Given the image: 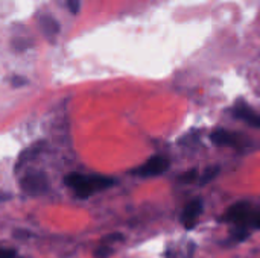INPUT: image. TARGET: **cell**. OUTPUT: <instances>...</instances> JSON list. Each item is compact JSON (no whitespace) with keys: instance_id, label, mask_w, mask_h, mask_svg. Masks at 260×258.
Instances as JSON below:
<instances>
[{"instance_id":"6da1fadb","label":"cell","mask_w":260,"mask_h":258,"mask_svg":"<svg viewBox=\"0 0 260 258\" xmlns=\"http://www.w3.org/2000/svg\"><path fill=\"white\" fill-rule=\"evenodd\" d=\"M225 224H230L232 236L235 242H242L250 236V231H260V210L250 202H236L233 204L221 219Z\"/></svg>"},{"instance_id":"7a4b0ae2","label":"cell","mask_w":260,"mask_h":258,"mask_svg":"<svg viewBox=\"0 0 260 258\" xmlns=\"http://www.w3.org/2000/svg\"><path fill=\"white\" fill-rule=\"evenodd\" d=\"M66 186L73 190L78 198L87 199L96 193H101L107 189L116 186V179L111 176L104 175H82V173H72L66 176Z\"/></svg>"},{"instance_id":"3957f363","label":"cell","mask_w":260,"mask_h":258,"mask_svg":"<svg viewBox=\"0 0 260 258\" xmlns=\"http://www.w3.org/2000/svg\"><path fill=\"white\" fill-rule=\"evenodd\" d=\"M210 140L216 146H225V148H233V149H245L250 141L247 137L241 132L236 131H229V129H216L210 134Z\"/></svg>"},{"instance_id":"277c9868","label":"cell","mask_w":260,"mask_h":258,"mask_svg":"<svg viewBox=\"0 0 260 258\" xmlns=\"http://www.w3.org/2000/svg\"><path fill=\"white\" fill-rule=\"evenodd\" d=\"M169 166H171V161H169L168 157L154 155L146 163H143L142 166L134 169L133 173L140 176V178H155V176H160V175L166 173Z\"/></svg>"},{"instance_id":"5b68a950","label":"cell","mask_w":260,"mask_h":258,"mask_svg":"<svg viewBox=\"0 0 260 258\" xmlns=\"http://www.w3.org/2000/svg\"><path fill=\"white\" fill-rule=\"evenodd\" d=\"M203 210H204V202H203V199L197 198V199L190 201V202L184 207V210H183V213H181V224H183V227H184L186 230H192V228L197 225L198 217L203 214Z\"/></svg>"},{"instance_id":"8992f818","label":"cell","mask_w":260,"mask_h":258,"mask_svg":"<svg viewBox=\"0 0 260 258\" xmlns=\"http://www.w3.org/2000/svg\"><path fill=\"white\" fill-rule=\"evenodd\" d=\"M20 186L27 195H41L47 190V179L43 173H32L24 176Z\"/></svg>"},{"instance_id":"52a82bcc","label":"cell","mask_w":260,"mask_h":258,"mask_svg":"<svg viewBox=\"0 0 260 258\" xmlns=\"http://www.w3.org/2000/svg\"><path fill=\"white\" fill-rule=\"evenodd\" d=\"M232 114H233L236 119L245 122L247 125L260 129V114L259 113H256L251 106H248L247 103H244V102L236 103V105L233 106V109H232Z\"/></svg>"},{"instance_id":"ba28073f","label":"cell","mask_w":260,"mask_h":258,"mask_svg":"<svg viewBox=\"0 0 260 258\" xmlns=\"http://www.w3.org/2000/svg\"><path fill=\"white\" fill-rule=\"evenodd\" d=\"M40 27H41V30H43L47 36H52V35L58 33V30H59V24L56 23V20H53V18L49 17V15H43V17L40 18Z\"/></svg>"},{"instance_id":"9c48e42d","label":"cell","mask_w":260,"mask_h":258,"mask_svg":"<svg viewBox=\"0 0 260 258\" xmlns=\"http://www.w3.org/2000/svg\"><path fill=\"white\" fill-rule=\"evenodd\" d=\"M120 240H123V236H122V234H119V233H114V234H110V236L104 237V239H102V242H101V245L111 246V245H114L116 242H120Z\"/></svg>"},{"instance_id":"30bf717a","label":"cell","mask_w":260,"mask_h":258,"mask_svg":"<svg viewBox=\"0 0 260 258\" xmlns=\"http://www.w3.org/2000/svg\"><path fill=\"white\" fill-rule=\"evenodd\" d=\"M111 254H113V249H111V246H107V245H101L94 251V257L96 258H108Z\"/></svg>"},{"instance_id":"8fae6325","label":"cell","mask_w":260,"mask_h":258,"mask_svg":"<svg viewBox=\"0 0 260 258\" xmlns=\"http://www.w3.org/2000/svg\"><path fill=\"white\" fill-rule=\"evenodd\" d=\"M67 8L72 14H78L81 8V0H67Z\"/></svg>"},{"instance_id":"7c38bea8","label":"cell","mask_w":260,"mask_h":258,"mask_svg":"<svg viewBox=\"0 0 260 258\" xmlns=\"http://www.w3.org/2000/svg\"><path fill=\"white\" fill-rule=\"evenodd\" d=\"M17 252L11 248H0V258H15Z\"/></svg>"},{"instance_id":"4fadbf2b","label":"cell","mask_w":260,"mask_h":258,"mask_svg":"<svg viewBox=\"0 0 260 258\" xmlns=\"http://www.w3.org/2000/svg\"><path fill=\"white\" fill-rule=\"evenodd\" d=\"M11 84H12L14 87H21V85L26 84V79L21 78V76H14V78L11 79Z\"/></svg>"},{"instance_id":"5bb4252c","label":"cell","mask_w":260,"mask_h":258,"mask_svg":"<svg viewBox=\"0 0 260 258\" xmlns=\"http://www.w3.org/2000/svg\"><path fill=\"white\" fill-rule=\"evenodd\" d=\"M9 199H11V195H9V193L0 192V204H2V202H6V201H9Z\"/></svg>"}]
</instances>
